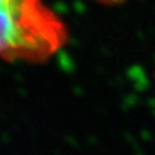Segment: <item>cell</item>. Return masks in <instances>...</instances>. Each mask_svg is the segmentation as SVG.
I'll list each match as a JSON object with an SVG mask.
<instances>
[{
	"label": "cell",
	"instance_id": "cell-1",
	"mask_svg": "<svg viewBox=\"0 0 155 155\" xmlns=\"http://www.w3.org/2000/svg\"><path fill=\"white\" fill-rule=\"evenodd\" d=\"M66 38L64 22L43 0H0V58L43 62Z\"/></svg>",
	"mask_w": 155,
	"mask_h": 155
}]
</instances>
